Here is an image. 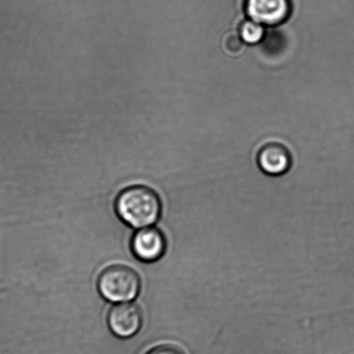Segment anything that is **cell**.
<instances>
[{"instance_id":"cell-1","label":"cell","mask_w":354,"mask_h":354,"mask_svg":"<svg viewBox=\"0 0 354 354\" xmlns=\"http://www.w3.org/2000/svg\"><path fill=\"white\" fill-rule=\"evenodd\" d=\"M114 208L124 224L135 229L152 227L162 213L161 198L148 186L126 187L118 194Z\"/></svg>"},{"instance_id":"cell-2","label":"cell","mask_w":354,"mask_h":354,"mask_svg":"<svg viewBox=\"0 0 354 354\" xmlns=\"http://www.w3.org/2000/svg\"><path fill=\"white\" fill-rule=\"evenodd\" d=\"M97 288L100 296L110 303H128L140 294L141 279L131 267L117 263L100 272Z\"/></svg>"},{"instance_id":"cell-3","label":"cell","mask_w":354,"mask_h":354,"mask_svg":"<svg viewBox=\"0 0 354 354\" xmlns=\"http://www.w3.org/2000/svg\"><path fill=\"white\" fill-rule=\"evenodd\" d=\"M131 251L142 263L158 261L165 255L168 243L161 229L148 227L137 229L131 239Z\"/></svg>"},{"instance_id":"cell-4","label":"cell","mask_w":354,"mask_h":354,"mask_svg":"<svg viewBox=\"0 0 354 354\" xmlns=\"http://www.w3.org/2000/svg\"><path fill=\"white\" fill-rule=\"evenodd\" d=\"M107 325L117 337H133L143 324V313L139 305L134 303L116 304L107 314Z\"/></svg>"},{"instance_id":"cell-5","label":"cell","mask_w":354,"mask_h":354,"mask_svg":"<svg viewBox=\"0 0 354 354\" xmlns=\"http://www.w3.org/2000/svg\"><path fill=\"white\" fill-rule=\"evenodd\" d=\"M245 12L249 19L274 27L289 19L291 3L290 0H246Z\"/></svg>"},{"instance_id":"cell-6","label":"cell","mask_w":354,"mask_h":354,"mask_svg":"<svg viewBox=\"0 0 354 354\" xmlns=\"http://www.w3.org/2000/svg\"><path fill=\"white\" fill-rule=\"evenodd\" d=\"M258 162L266 175L278 176L290 171L292 159L289 151L281 145H268L259 152Z\"/></svg>"},{"instance_id":"cell-7","label":"cell","mask_w":354,"mask_h":354,"mask_svg":"<svg viewBox=\"0 0 354 354\" xmlns=\"http://www.w3.org/2000/svg\"><path fill=\"white\" fill-rule=\"evenodd\" d=\"M266 35L265 26L251 19L242 23L240 28V37L245 44L253 45L261 43Z\"/></svg>"},{"instance_id":"cell-8","label":"cell","mask_w":354,"mask_h":354,"mask_svg":"<svg viewBox=\"0 0 354 354\" xmlns=\"http://www.w3.org/2000/svg\"><path fill=\"white\" fill-rule=\"evenodd\" d=\"M145 354H185L182 349L172 345H161L155 346Z\"/></svg>"}]
</instances>
